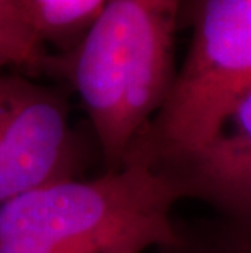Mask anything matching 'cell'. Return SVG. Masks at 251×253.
Wrapping results in <instances>:
<instances>
[{
    "instance_id": "1",
    "label": "cell",
    "mask_w": 251,
    "mask_h": 253,
    "mask_svg": "<svg viewBox=\"0 0 251 253\" xmlns=\"http://www.w3.org/2000/svg\"><path fill=\"white\" fill-rule=\"evenodd\" d=\"M184 0H106L78 44L57 56V80L78 95L105 171L162 110L176 74Z\"/></svg>"
},
{
    "instance_id": "2",
    "label": "cell",
    "mask_w": 251,
    "mask_h": 253,
    "mask_svg": "<svg viewBox=\"0 0 251 253\" xmlns=\"http://www.w3.org/2000/svg\"><path fill=\"white\" fill-rule=\"evenodd\" d=\"M183 199L167 170L129 157L95 178L49 183L0 208V253L178 252L172 211Z\"/></svg>"
},
{
    "instance_id": "3",
    "label": "cell",
    "mask_w": 251,
    "mask_h": 253,
    "mask_svg": "<svg viewBox=\"0 0 251 253\" xmlns=\"http://www.w3.org/2000/svg\"><path fill=\"white\" fill-rule=\"evenodd\" d=\"M184 25L189 49L173 88L127 152L155 167L206 147L251 88V0H184Z\"/></svg>"
},
{
    "instance_id": "4",
    "label": "cell",
    "mask_w": 251,
    "mask_h": 253,
    "mask_svg": "<svg viewBox=\"0 0 251 253\" xmlns=\"http://www.w3.org/2000/svg\"><path fill=\"white\" fill-rule=\"evenodd\" d=\"M97 155L92 129L72 125L61 87L0 74V208L49 183L82 178Z\"/></svg>"
},
{
    "instance_id": "5",
    "label": "cell",
    "mask_w": 251,
    "mask_h": 253,
    "mask_svg": "<svg viewBox=\"0 0 251 253\" xmlns=\"http://www.w3.org/2000/svg\"><path fill=\"white\" fill-rule=\"evenodd\" d=\"M160 169L173 176L183 198L209 204L251 240V144L212 141Z\"/></svg>"
},
{
    "instance_id": "6",
    "label": "cell",
    "mask_w": 251,
    "mask_h": 253,
    "mask_svg": "<svg viewBox=\"0 0 251 253\" xmlns=\"http://www.w3.org/2000/svg\"><path fill=\"white\" fill-rule=\"evenodd\" d=\"M0 67L57 80V57L41 41L30 0H0Z\"/></svg>"
},
{
    "instance_id": "7",
    "label": "cell",
    "mask_w": 251,
    "mask_h": 253,
    "mask_svg": "<svg viewBox=\"0 0 251 253\" xmlns=\"http://www.w3.org/2000/svg\"><path fill=\"white\" fill-rule=\"evenodd\" d=\"M106 0H30L35 25L46 47L66 54L75 47Z\"/></svg>"
},
{
    "instance_id": "8",
    "label": "cell",
    "mask_w": 251,
    "mask_h": 253,
    "mask_svg": "<svg viewBox=\"0 0 251 253\" xmlns=\"http://www.w3.org/2000/svg\"><path fill=\"white\" fill-rule=\"evenodd\" d=\"M212 141L233 145L251 144V88L233 105L223 126Z\"/></svg>"
},
{
    "instance_id": "9",
    "label": "cell",
    "mask_w": 251,
    "mask_h": 253,
    "mask_svg": "<svg viewBox=\"0 0 251 253\" xmlns=\"http://www.w3.org/2000/svg\"><path fill=\"white\" fill-rule=\"evenodd\" d=\"M175 253H251L250 244L243 245H235V247H207V245H197L188 235L184 234V245L181 247L178 252Z\"/></svg>"
},
{
    "instance_id": "10",
    "label": "cell",
    "mask_w": 251,
    "mask_h": 253,
    "mask_svg": "<svg viewBox=\"0 0 251 253\" xmlns=\"http://www.w3.org/2000/svg\"><path fill=\"white\" fill-rule=\"evenodd\" d=\"M248 244H250V250H251V240H248Z\"/></svg>"
}]
</instances>
